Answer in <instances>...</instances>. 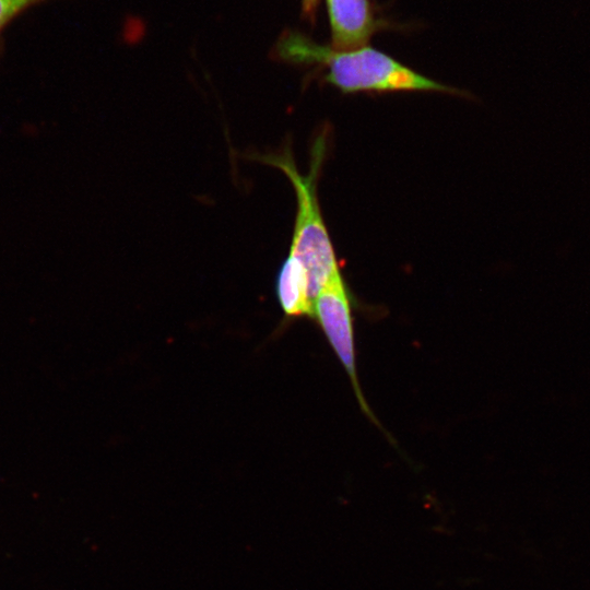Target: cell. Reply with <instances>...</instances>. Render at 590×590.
Wrapping results in <instances>:
<instances>
[{"mask_svg": "<svg viewBox=\"0 0 590 590\" xmlns=\"http://www.w3.org/2000/svg\"><path fill=\"white\" fill-rule=\"evenodd\" d=\"M324 153L326 137L320 134L312 145L308 174H302L298 170L288 146L278 153L252 157L280 169L293 186L297 212L290 251L300 261L307 273L308 290L312 302L332 279L341 274L317 196L318 175Z\"/></svg>", "mask_w": 590, "mask_h": 590, "instance_id": "cell-2", "label": "cell"}, {"mask_svg": "<svg viewBox=\"0 0 590 590\" xmlns=\"http://www.w3.org/2000/svg\"><path fill=\"white\" fill-rule=\"evenodd\" d=\"M312 315L344 366L361 408L375 421L358 385L351 300L341 274L332 279L315 297Z\"/></svg>", "mask_w": 590, "mask_h": 590, "instance_id": "cell-3", "label": "cell"}, {"mask_svg": "<svg viewBox=\"0 0 590 590\" xmlns=\"http://www.w3.org/2000/svg\"><path fill=\"white\" fill-rule=\"evenodd\" d=\"M318 4H319V0H302L303 15L306 19L314 21L317 13Z\"/></svg>", "mask_w": 590, "mask_h": 590, "instance_id": "cell-7", "label": "cell"}, {"mask_svg": "<svg viewBox=\"0 0 590 590\" xmlns=\"http://www.w3.org/2000/svg\"><path fill=\"white\" fill-rule=\"evenodd\" d=\"M275 52L290 63L324 68V81L345 94L400 91L458 93L456 88L414 71L369 45L337 49L318 44L298 32H286L278 42Z\"/></svg>", "mask_w": 590, "mask_h": 590, "instance_id": "cell-1", "label": "cell"}, {"mask_svg": "<svg viewBox=\"0 0 590 590\" xmlns=\"http://www.w3.org/2000/svg\"><path fill=\"white\" fill-rule=\"evenodd\" d=\"M43 0H0V30L17 13Z\"/></svg>", "mask_w": 590, "mask_h": 590, "instance_id": "cell-6", "label": "cell"}, {"mask_svg": "<svg viewBox=\"0 0 590 590\" xmlns=\"http://www.w3.org/2000/svg\"><path fill=\"white\" fill-rule=\"evenodd\" d=\"M276 293L281 307L288 317L312 315L307 273L291 251L278 274Z\"/></svg>", "mask_w": 590, "mask_h": 590, "instance_id": "cell-5", "label": "cell"}, {"mask_svg": "<svg viewBox=\"0 0 590 590\" xmlns=\"http://www.w3.org/2000/svg\"><path fill=\"white\" fill-rule=\"evenodd\" d=\"M331 45L337 49L367 46L379 27L371 0H326Z\"/></svg>", "mask_w": 590, "mask_h": 590, "instance_id": "cell-4", "label": "cell"}]
</instances>
